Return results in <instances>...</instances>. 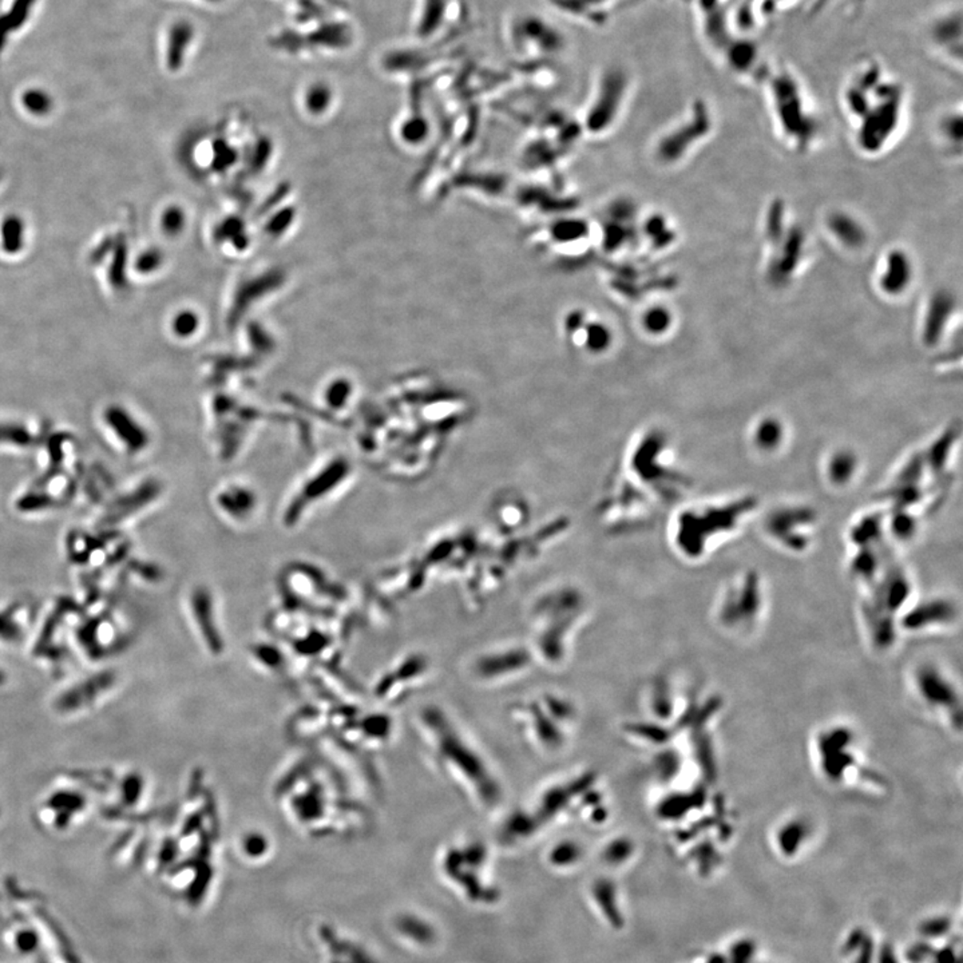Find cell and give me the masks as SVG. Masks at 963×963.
<instances>
[{
  "label": "cell",
  "instance_id": "obj_5",
  "mask_svg": "<svg viewBox=\"0 0 963 963\" xmlns=\"http://www.w3.org/2000/svg\"><path fill=\"white\" fill-rule=\"evenodd\" d=\"M352 40H354V30L348 23L324 20L308 34H299L292 30L283 31L272 38L271 45L277 50L296 54L299 51L317 50V48L344 50L352 45Z\"/></svg>",
  "mask_w": 963,
  "mask_h": 963
},
{
  "label": "cell",
  "instance_id": "obj_20",
  "mask_svg": "<svg viewBox=\"0 0 963 963\" xmlns=\"http://www.w3.org/2000/svg\"><path fill=\"white\" fill-rule=\"evenodd\" d=\"M205 2H208V3H221V2H223V0H205Z\"/></svg>",
  "mask_w": 963,
  "mask_h": 963
},
{
  "label": "cell",
  "instance_id": "obj_21",
  "mask_svg": "<svg viewBox=\"0 0 963 963\" xmlns=\"http://www.w3.org/2000/svg\"><path fill=\"white\" fill-rule=\"evenodd\" d=\"M0 818H2V813H0Z\"/></svg>",
  "mask_w": 963,
  "mask_h": 963
},
{
  "label": "cell",
  "instance_id": "obj_1",
  "mask_svg": "<svg viewBox=\"0 0 963 963\" xmlns=\"http://www.w3.org/2000/svg\"><path fill=\"white\" fill-rule=\"evenodd\" d=\"M106 779L108 768H74L57 773L34 805V823L56 835L85 824L97 815Z\"/></svg>",
  "mask_w": 963,
  "mask_h": 963
},
{
  "label": "cell",
  "instance_id": "obj_17",
  "mask_svg": "<svg viewBox=\"0 0 963 963\" xmlns=\"http://www.w3.org/2000/svg\"><path fill=\"white\" fill-rule=\"evenodd\" d=\"M595 888H597V893L595 894L606 899V902L602 903V908H604L602 911L609 916L610 921L620 923V914L616 908L615 891H613L612 885L609 887V885H598Z\"/></svg>",
  "mask_w": 963,
  "mask_h": 963
},
{
  "label": "cell",
  "instance_id": "obj_19",
  "mask_svg": "<svg viewBox=\"0 0 963 963\" xmlns=\"http://www.w3.org/2000/svg\"><path fill=\"white\" fill-rule=\"evenodd\" d=\"M7 682H8L7 673H5V670L3 669L2 667H0V689H3V688H5V685H7Z\"/></svg>",
  "mask_w": 963,
  "mask_h": 963
},
{
  "label": "cell",
  "instance_id": "obj_6",
  "mask_svg": "<svg viewBox=\"0 0 963 963\" xmlns=\"http://www.w3.org/2000/svg\"><path fill=\"white\" fill-rule=\"evenodd\" d=\"M99 424L105 434L126 455L140 454L149 446V434L139 419L119 403L100 409Z\"/></svg>",
  "mask_w": 963,
  "mask_h": 963
},
{
  "label": "cell",
  "instance_id": "obj_7",
  "mask_svg": "<svg viewBox=\"0 0 963 963\" xmlns=\"http://www.w3.org/2000/svg\"><path fill=\"white\" fill-rule=\"evenodd\" d=\"M33 601L14 600L0 605V647L7 650L27 647L38 618Z\"/></svg>",
  "mask_w": 963,
  "mask_h": 963
},
{
  "label": "cell",
  "instance_id": "obj_18",
  "mask_svg": "<svg viewBox=\"0 0 963 963\" xmlns=\"http://www.w3.org/2000/svg\"><path fill=\"white\" fill-rule=\"evenodd\" d=\"M160 264H162V254L150 249V251L143 252L137 260V271L140 274H153L160 268Z\"/></svg>",
  "mask_w": 963,
  "mask_h": 963
},
{
  "label": "cell",
  "instance_id": "obj_4",
  "mask_svg": "<svg viewBox=\"0 0 963 963\" xmlns=\"http://www.w3.org/2000/svg\"><path fill=\"white\" fill-rule=\"evenodd\" d=\"M129 641L130 627L114 604L97 613L82 610L71 630L77 660L88 668L110 664L125 652Z\"/></svg>",
  "mask_w": 963,
  "mask_h": 963
},
{
  "label": "cell",
  "instance_id": "obj_9",
  "mask_svg": "<svg viewBox=\"0 0 963 963\" xmlns=\"http://www.w3.org/2000/svg\"><path fill=\"white\" fill-rule=\"evenodd\" d=\"M196 30L189 20H179L171 26L166 45V65L171 71L180 70L185 63Z\"/></svg>",
  "mask_w": 963,
  "mask_h": 963
},
{
  "label": "cell",
  "instance_id": "obj_13",
  "mask_svg": "<svg viewBox=\"0 0 963 963\" xmlns=\"http://www.w3.org/2000/svg\"><path fill=\"white\" fill-rule=\"evenodd\" d=\"M22 102L26 110L33 114V116H46L53 109L51 97L45 90H39V88H31V90L26 91L23 94Z\"/></svg>",
  "mask_w": 963,
  "mask_h": 963
},
{
  "label": "cell",
  "instance_id": "obj_14",
  "mask_svg": "<svg viewBox=\"0 0 963 963\" xmlns=\"http://www.w3.org/2000/svg\"><path fill=\"white\" fill-rule=\"evenodd\" d=\"M200 326L199 315L191 309H183L180 314L174 316L173 323H171V328H173L174 334L180 337H189L192 335L196 334L197 328Z\"/></svg>",
  "mask_w": 963,
  "mask_h": 963
},
{
  "label": "cell",
  "instance_id": "obj_16",
  "mask_svg": "<svg viewBox=\"0 0 963 963\" xmlns=\"http://www.w3.org/2000/svg\"><path fill=\"white\" fill-rule=\"evenodd\" d=\"M326 16H328V11L326 5H321L317 0H300L299 13H297V19L300 23L314 22V20L324 22Z\"/></svg>",
  "mask_w": 963,
  "mask_h": 963
},
{
  "label": "cell",
  "instance_id": "obj_12",
  "mask_svg": "<svg viewBox=\"0 0 963 963\" xmlns=\"http://www.w3.org/2000/svg\"><path fill=\"white\" fill-rule=\"evenodd\" d=\"M25 223L16 216L8 217L3 223V248L8 254H16L23 246Z\"/></svg>",
  "mask_w": 963,
  "mask_h": 963
},
{
  "label": "cell",
  "instance_id": "obj_2",
  "mask_svg": "<svg viewBox=\"0 0 963 963\" xmlns=\"http://www.w3.org/2000/svg\"><path fill=\"white\" fill-rule=\"evenodd\" d=\"M82 610L76 598L59 597L51 601L39 613L26 647L30 661L57 680L67 678L79 665L71 642V630Z\"/></svg>",
  "mask_w": 963,
  "mask_h": 963
},
{
  "label": "cell",
  "instance_id": "obj_10",
  "mask_svg": "<svg viewBox=\"0 0 963 963\" xmlns=\"http://www.w3.org/2000/svg\"><path fill=\"white\" fill-rule=\"evenodd\" d=\"M447 7L449 0H423L417 28L420 38H430L440 30L446 18Z\"/></svg>",
  "mask_w": 963,
  "mask_h": 963
},
{
  "label": "cell",
  "instance_id": "obj_11",
  "mask_svg": "<svg viewBox=\"0 0 963 963\" xmlns=\"http://www.w3.org/2000/svg\"><path fill=\"white\" fill-rule=\"evenodd\" d=\"M334 99V93L329 85L324 82H316L306 88L304 96V105L306 111L312 116H323Z\"/></svg>",
  "mask_w": 963,
  "mask_h": 963
},
{
  "label": "cell",
  "instance_id": "obj_15",
  "mask_svg": "<svg viewBox=\"0 0 963 963\" xmlns=\"http://www.w3.org/2000/svg\"><path fill=\"white\" fill-rule=\"evenodd\" d=\"M185 213L179 206H171V208L163 212L162 217H160L162 231L169 237L179 236L183 228H185Z\"/></svg>",
  "mask_w": 963,
  "mask_h": 963
},
{
  "label": "cell",
  "instance_id": "obj_8",
  "mask_svg": "<svg viewBox=\"0 0 963 963\" xmlns=\"http://www.w3.org/2000/svg\"><path fill=\"white\" fill-rule=\"evenodd\" d=\"M48 427L39 419L0 420V450L31 451L48 435Z\"/></svg>",
  "mask_w": 963,
  "mask_h": 963
},
{
  "label": "cell",
  "instance_id": "obj_3",
  "mask_svg": "<svg viewBox=\"0 0 963 963\" xmlns=\"http://www.w3.org/2000/svg\"><path fill=\"white\" fill-rule=\"evenodd\" d=\"M59 681L48 698V710L58 720L78 721L99 712L119 695L120 675L109 664L71 673Z\"/></svg>",
  "mask_w": 963,
  "mask_h": 963
}]
</instances>
